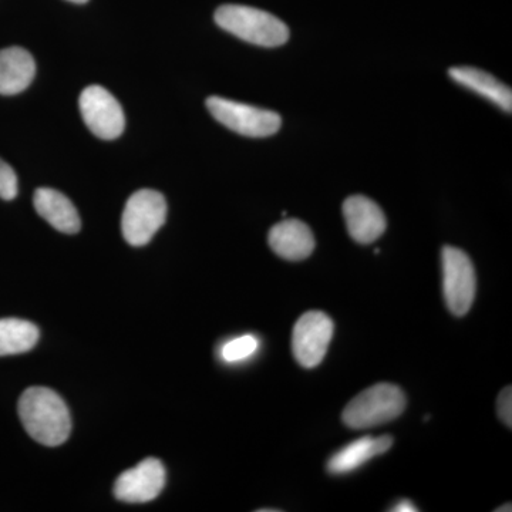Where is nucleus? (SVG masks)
I'll return each instance as SVG.
<instances>
[{"mask_svg":"<svg viewBox=\"0 0 512 512\" xmlns=\"http://www.w3.org/2000/svg\"><path fill=\"white\" fill-rule=\"evenodd\" d=\"M19 416L29 436L43 446L57 447L69 439L72 419L62 397L47 387H30L19 400Z\"/></svg>","mask_w":512,"mask_h":512,"instance_id":"1","label":"nucleus"},{"mask_svg":"<svg viewBox=\"0 0 512 512\" xmlns=\"http://www.w3.org/2000/svg\"><path fill=\"white\" fill-rule=\"evenodd\" d=\"M214 18L221 29L252 45L278 47L289 39L288 26L265 10L224 5L217 9Z\"/></svg>","mask_w":512,"mask_h":512,"instance_id":"2","label":"nucleus"},{"mask_svg":"<svg viewBox=\"0 0 512 512\" xmlns=\"http://www.w3.org/2000/svg\"><path fill=\"white\" fill-rule=\"evenodd\" d=\"M406 409V394L396 384L379 383L357 394L343 410L342 419L353 430L389 423Z\"/></svg>","mask_w":512,"mask_h":512,"instance_id":"3","label":"nucleus"},{"mask_svg":"<svg viewBox=\"0 0 512 512\" xmlns=\"http://www.w3.org/2000/svg\"><path fill=\"white\" fill-rule=\"evenodd\" d=\"M167 202L154 190H140L128 198L121 218V231L128 244L144 247L165 224Z\"/></svg>","mask_w":512,"mask_h":512,"instance_id":"4","label":"nucleus"},{"mask_svg":"<svg viewBox=\"0 0 512 512\" xmlns=\"http://www.w3.org/2000/svg\"><path fill=\"white\" fill-rule=\"evenodd\" d=\"M207 109L222 126L245 137L274 136L282 126L281 116L275 111L259 109L222 97H210L207 100Z\"/></svg>","mask_w":512,"mask_h":512,"instance_id":"5","label":"nucleus"},{"mask_svg":"<svg viewBox=\"0 0 512 512\" xmlns=\"http://www.w3.org/2000/svg\"><path fill=\"white\" fill-rule=\"evenodd\" d=\"M443 292L448 311L456 316L467 315L476 298V269L470 256L461 249L450 247L441 251Z\"/></svg>","mask_w":512,"mask_h":512,"instance_id":"6","label":"nucleus"},{"mask_svg":"<svg viewBox=\"0 0 512 512\" xmlns=\"http://www.w3.org/2000/svg\"><path fill=\"white\" fill-rule=\"evenodd\" d=\"M335 323L325 312L303 313L292 333V352L305 369L319 366L328 353Z\"/></svg>","mask_w":512,"mask_h":512,"instance_id":"7","label":"nucleus"},{"mask_svg":"<svg viewBox=\"0 0 512 512\" xmlns=\"http://www.w3.org/2000/svg\"><path fill=\"white\" fill-rule=\"evenodd\" d=\"M80 111L86 126L101 140H114L123 134L126 117L119 101L109 90L101 86H90L79 100Z\"/></svg>","mask_w":512,"mask_h":512,"instance_id":"8","label":"nucleus"},{"mask_svg":"<svg viewBox=\"0 0 512 512\" xmlns=\"http://www.w3.org/2000/svg\"><path fill=\"white\" fill-rule=\"evenodd\" d=\"M165 485V468L157 458H146L138 466L124 471L116 484L114 495L123 503L143 504L156 500Z\"/></svg>","mask_w":512,"mask_h":512,"instance_id":"9","label":"nucleus"},{"mask_svg":"<svg viewBox=\"0 0 512 512\" xmlns=\"http://www.w3.org/2000/svg\"><path fill=\"white\" fill-rule=\"evenodd\" d=\"M343 215L350 237L359 244H372L386 231L387 221L382 208L363 195L349 197L343 204Z\"/></svg>","mask_w":512,"mask_h":512,"instance_id":"10","label":"nucleus"},{"mask_svg":"<svg viewBox=\"0 0 512 512\" xmlns=\"http://www.w3.org/2000/svg\"><path fill=\"white\" fill-rule=\"evenodd\" d=\"M269 247L288 261H302L315 249V237L305 222L289 218L278 222L268 235Z\"/></svg>","mask_w":512,"mask_h":512,"instance_id":"11","label":"nucleus"},{"mask_svg":"<svg viewBox=\"0 0 512 512\" xmlns=\"http://www.w3.org/2000/svg\"><path fill=\"white\" fill-rule=\"evenodd\" d=\"M392 446L393 439L390 436L362 437L333 454L328 461V471L333 476L353 473L372 458L387 453Z\"/></svg>","mask_w":512,"mask_h":512,"instance_id":"12","label":"nucleus"},{"mask_svg":"<svg viewBox=\"0 0 512 512\" xmlns=\"http://www.w3.org/2000/svg\"><path fill=\"white\" fill-rule=\"evenodd\" d=\"M33 204L37 214L57 231L63 234H77L80 231L82 221H80L79 212L73 202L62 192L52 188H39L35 192Z\"/></svg>","mask_w":512,"mask_h":512,"instance_id":"13","label":"nucleus"},{"mask_svg":"<svg viewBox=\"0 0 512 512\" xmlns=\"http://www.w3.org/2000/svg\"><path fill=\"white\" fill-rule=\"evenodd\" d=\"M36 63L28 50L8 47L0 50V94L13 96L28 89L35 79Z\"/></svg>","mask_w":512,"mask_h":512,"instance_id":"14","label":"nucleus"},{"mask_svg":"<svg viewBox=\"0 0 512 512\" xmlns=\"http://www.w3.org/2000/svg\"><path fill=\"white\" fill-rule=\"evenodd\" d=\"M448 76L460 86L480 94L495 106L500 107L501 110L511 113L512 92L510 87L505 86L490 73L478 70L476 67H453L448 70Z\"/></svg>","mask_w":512,"mask_h":512,"instance_id":"15","label":"nucleus"},{"mask_svg":"<svg viewBox=\"0 0 512 512\" xmlns=\"http://www.w3.org/2000/svg\"><path fill=\"white\" fill-rule=\"evenodd\" d=\"M39 329L23 319H0V356L20 355L35 348Z\"/></svg>","mask_w":512,"mask_h":512,"instance_id":"16","label":"nucleus"},{"mask_svg":"<svg viewBox=\"0 0 512 512\" xmlns=\"http://www.w3.org/2000/svg\"><path fill=\"white\" fill-rule=\"evenodd\" d=\"M259 348V340L254 335L239 336L229 340L221 349V356L225 362L235 363L255 355Z\"/></svg>","mask_w":512,"mask_h":512,"instance_id":"17","label":"nucleus"},{"mask_svg":"<svg viewBox=\"0 0 512 512\" xmlns=\"http://www.w3.org/2000/svg\"><path fill=\"white\" fill-rule=\"evenodd\" d=\"M18 195V177L15 170L0 158V198L5 201L15 200Z\"/></svg>","mask_w":512,"mask_h":512,"instance_id":"18","label":"nucleus"},{"mask_svg":"<svg viewBox=\"0 0 512 512\" xmlns=\"http://www.w3.org/2000/svg\"><path fill=\"white\" fill-rule=\"evenodd\" d=\"M498 416L503 420L508 429L512 427V389L511 386L505 387L497 400Z\"/></svg>","mask_w":512,"mask_h":512,"instance_id":"19","label":"nucleus"},{"mask_svg":"<svg viewBox=\"0 0 512 512\" xmlns=\"http://www.w3.org/2000/svg\"><path fill=\"white\" fill-rule=\"evenodd\" d=\"M394 512H417L419 511V508L416 507L413 503H410L409 500H402L400 503H397L394 505L392 510Z\"/></svg>","mask_w":512,"mask_h":512,"instance_id":"20","label":"nucleus"},{"mask_svg":"<svg viewBox=\"0 0 512 512\" xmlns=\"http://www.w3.org/2000/svg\"><path fill=\"white\" fill-rule=\"evenodd\" d=\"M503 511H512L511 504L504 505V508H497V512H503Z\"/></svg>","mask_w":512,"mask_h":512,"instance_id":"21","label":"nucleus"},{"mask_svg":"<svg viewBox=\"0 0 512 512\" xmlns=\"http://www.w3.org/2000/svg\"><path fill=\"white\" fill-rule=\"evenodd\" d=\"M69 2H73V3H86V2H89V0H69Z\"/></svg>","mask_w":512,"mask_h":512,"instance_id":"22","label":"nucleus"}]
</instances>
